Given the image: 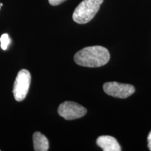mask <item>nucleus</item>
I'll list each match as a JSON object with an SVG mask.
<instances>
[{"label": "nucleus", "mask_w": 151, "mask_h": 151, "mask_svg": "<svg viewBox=\"0 0 151 151\" xmlns=\"http://www.w3.org/2000/svg\"><path fill=\"white\" fill-rule=\"evenodd\" d=\"M110 53L103 46H89L81 49L74 55V61L77 65L86 67H99L108 63Z\"/></svg>", "instance_id": "1"}, {"label": "nucleus", "mask_w": 151, "mask_h": 151, "mask_svg": "<svg viewBox=\"0 0 151 151\" xmlns=\"http://www.w3.org/2000/svg\"><path fill=\"white\" fill-rule=\"evenodd\" d=\"M104 0H83L73 13V21L78 24H86L95 16Z\"/></svg>", "instance_id": "2"}, {"label": "nucleus", "mask_w": 151, "mask_h": 151, "mask_svg": "<svg viewBox=\"0 0 151 151\" xmlns=\"http://www.w3.org/2000/svg\"><path fill=\"white\" fill-rule=\"evenodd\" d=\"M31 83V74L27 69H22L18 73L14 84L13 93L17 101H22L26 98Z\"/></svg>", "instance_id": "3"}, {"label": "nucleus", "mask_w": 151, "mask_h": 151, "mask_svg": "<svg viewBox=\"0 0 151 151\" xmlns=\"http://www.w3.org/2000/svg\"><path fill=\"white\" fill-rule=\"evenodd\" d=\"M58 113L65 120H71L83 117L87 113V109L79 104L67 101L60 104Z\"/></svg>", "instance_id": "4"}, {"label": "nucleus", "mask_w": 151, "mask_h": 151, "mask_svg": "<svg viewBox=\"0 0 151 151\" xmlns=\"http://www.w3.org/2000/svg\"><path fill=\"white\" fill-rule=\"evenodd\" d=\"M103 89L106 93L112 97L125 99L135 92V88L132 85L120 83L118 82H107L104 84Z\"/></svg>", "instance_id": "5"}, {"label": "nucleus", "mask_w": 151, "mask_h": 151, "mask_svg": "<svg viewBox=\"0 0 151 151\" xmlns=\"http://www.w3.org/2000/svg\"><path fill=\"white\" fill-rule=\"evenodd\" d=\"M96 143L104 151H120L122 150L118 141L111 136L99 137Z\"/></svg>", "instance_id": "6"}, {"label": "nucleus", "mask_w": 151, "mask_h": 151, "mask_svg": "<svg viewBox=\"0 0 151 151\" xmlns=\"http://www.w3.org/2000/svg\"><path fill=\"white\" fill-rule=\"evenodd\" d=\"M32 140L34 149L35 151H47L49 149L48 139L41 132H35L32 137Z\"/></svg>", "instance_id": "7"}, {"label": "nucleus", "mask_w": 151, "mask_h": 151, "mask_svg": "<svg viewBox=\"0 0 151 151\" xmlns=\"http://www.w3.org/2000/svg\"><path fill=\"white\" fill-rule=\"evenodd\" d=\"M10 39L8 34H4L1 35V37H0V42H1V48L3 50H6L8 48V46L10 43Z\"/></svg>", "instance_id": "8"}, {"label": "nucleus", "mask_w": 151, "mask_h": 151, "mask_svg": "<svg viewBox=\"0 0 151 151\" xmlns=\"http://www.w3.org/2000/svg\"><path fill=\"white\" fill-rule=\"evenodd\" d=\"M65 1L66 0H48V2L52 6H58Z\"/></svg>", "instance_id": "9"}, {"label": "nucleus", "mask_w": 151, "mask_h": 151, "mask_svg": "<svg viewBox=\"0 0 151 151\" xmlns=\"http://www.w3.org/2000/svg\"><path fill=\"white\" fill-rule=\"evenodd\" d=\"M148 147L149 150L151 151V131L148 136Z\"/></svg>", "instance_id": "10"}, {"label": "nucleus", "mask_w": 151, "mask_h": 151, "mask_svg": "<svg viewBox=\"0 0 151 151\" xmlns=\"http://www.w3.org/2000/svg\"><path fill=\"white\" fill-rule=\"evenodd\" d=\"M1 3H0V9H1Z\"/></svg>", "instance_id": "11"}]
</instances>
